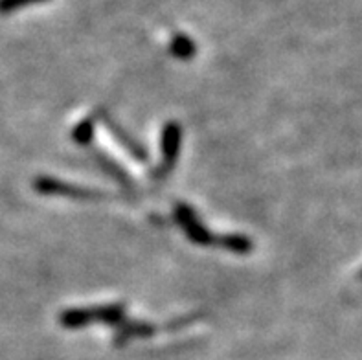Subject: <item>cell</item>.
<instances>
[{"instance_id":"obj_3","label":"cell","mask_w":362,"mask_h":360,"mask_svg":"<svg viewBox=\"0 0 362 360\" xmlns=\"http://www.w3.org/2000/svg\"><path fill=\"white\" fill-rule=\"evenodd\" d=\"M180 141H182V127L177 122H168L162 129V162L151 173L155 180H162L173 171L180 153Z\"/></svg>"},{"instance_id":"obj_9","label":"cell","mask_w":362,"mask_h":360,"mask_svg":"<svg viewBox=\"0 0 362 360\" xmlns=\"http://www.w3.org/2000/svg\"><path fill=\"white\" fill-rule=\"evenodd\" d=\"M170 52L173 57H177V59L188 61V59H192L193 55H195V52H197V46H195V42H193L188 35L177 33V35L171 39Z\"/></svg>"},{"instance_id":"obj_10","label":"cell","mask_w":362,"mask_h":360,"mask_svg":"<svg viewBox=\"0 0 362 360\" xmlns=\"http://www.w3.org/2000/svg\"><path fill=\"white\" fill-rule=\"evenodd\" d=\"M72 138L76 144L79 146H88L94 138V120L85 118L83 122H79L72 131Z\"/></svg>"},{"instance_id":"obj_2","label":"cell","mask_w":362,"mask_h":360,"mask_svg":"<svg viewBox=\"0 0 362 360\" xmlns=\"http://www.w3.org/2000/svg\"><path fill=\"white\" fill-rule=\"evenodd\" d=\"M33 187H35V192L42 193V195H61L69 197V199H76V201H100V199H109V195L105 192L76 186V184L63 182V180H57V178L52 177L35 178L33 180Z\"/></svg>"},{"instance_id":"obj_7","label":"cell","mask_w":362,"mask_h":360,"mask_svg":"<svg viewBox=\"0 0 362 360\" xmlns=\"http://www.w3.org/2000/svg\"><path fill=\"white\" fill-rule=\"evenodd\" d=\"M217 245L239 255L248 254V252H252L254 248L252 239L243 236V233H226V236H219Z\"/></svg>"},{"instance_id":"obj_12","label":"cell","mask_w":362,"mask_h":360,"mask_svg":"<svg viewBox=\"0 0 362 360\" xmlns=\"http://www.w3.org/2000/svg\"><path fill=\"white\" fill-rule=\"evenodd\" d=\"M361 278H362V272H361Z\"/></svg>"},{"instance_id":"obj_11","label":"cell","mask_w":362,"mask_h":360,"mask_svg":"<svg viewBox=\"0 0 362 360\" xmlns=\"http://www.w3.org/2000/svg\"><path fill=\"white\" fill-rule=\"evenodd\" d=\"M39 2H45V0H0V13H13L17 9H23L30 4H39Z\"/></svg>"},{"instance_id":"obj_5","label":"cell","mask_w":362,"mask_h":360,"mask_svg":"<svg viewBox=\"0 0 362 360\" xmlns=\"http://www.w3.org/2000/svg\"><path fill=\"white\" fill-rule=\"evenodd\" d=\"M100 118L101 122L105 123V127L115 134L116 140L119 141V146H124L127 149L129 155L133 156L134 160H138V162H147V151L144 149V146H140L112 116L107 115L105 110H100Z\"/></svg>"},{"instance_id":"obj_6","label":"cell","mask_w":362,"mask_h":360,"mask_svg":"<svg viewBox=\"0 0 362 360\" xmlns=\"http://www.w3.org/2000/svg\"><path fill=\"white\" fill-rule=\"evenodd\" d=\"M155 333V327L151 324H146V322H124L119 325L118 333H116V344H124L129 338H144L151 337Z\"/></svg>"},{"instance_id":"obj_1","label":"cell","mask_w":362,"mask_h":360,"mask_svg":"<svg viewBox=\"0 0 362 360\" xmlns=\"http://www.w3.org/2000/svg\"><path fill=\"white\" fill-rule=\"evenodd\" d=\"M125 306L124 303H105V306L96 307H76V309H66L59 315V324L69 329L85 327L94 322L109 325H122L125 320Z\"/></svg>"},{"instance_id":"obj_4","label":"cell","mask_w":362,"mask_h":360,"mask_svg":"<svg viewBox=\"0 0 362 360\" xmlns=\"http://www.w3.org/2000/svg\"><path fill=\"white\" fill-rule=\"evenodd\" d=\"M175 219H177L179 226L184 230V233H186V238L192 243H195V245L199 246L217 245V239L219 238L214 236V233L202 224V221L199 219L192 206L179 202V204L175 206Z\"/></svg>"},{"instance_id":"obj_8","label":"cell","mask_w":362,"mask_h":360,"mask_svg":"<svg viewBox=\"0 0 362 360\" xmlns=\"http://www.w3.org/2000/svg\"><path fill=\"white\" fill-rule=\"evenodd\" d=\"M96 162L100 164V168L103 169L105 173H109L110 177L115 178L116 182L122 184V186H125V187H129V190L133 187V178L129 177L127 171H124V169L119 168L115 160L109 158V156L103 155V153H96Z\"/></svg>"}]
</instances>
